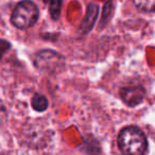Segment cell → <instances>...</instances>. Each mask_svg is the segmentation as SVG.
Instances as JSON below:
<instances>
[{
    "label": "cell",
    "instance_id": "cell-1",
    "mask_svg": "<svg viewBox=\"0 0 155 155\" xmlns=\"http://www.w3.org/2000/svg\"><path fill=\"white\" fill-rule=\"evenodd\" d=\"M118 146L124 155H143L148 141L144 133L137 127H127L119 133Z\"/></svg>",
    "mask_w": 155,
    "mask_h": 155
},
{
    "label": "cell",
    "instance_id": "cell-2",
    "mask_svg": "<svg viewBox=\"0 0 155 155\" xmlns=\"http://www.w3.org/2000/svg\"><path fill=\"white\" fill-rule=\"evenodd\" d=\"M39 12L36 5L30 0H24L14 9L11 21L18 29H28L37 21Z\"/></svg>",
    "mask_w": 155,
    "mask_h": 155
},
{
    "label": "cell",
    "instance_id": "cell-3",
    "mask_svg": "<svg viewBox=\"0 0 155 155\" xmlns=\"http://www.w3.org/2000/svg\"><path fill=\"white\" fill-rule=\"evenodd\" d=\"M64 64V58L58 52L52 50L41 51L35 58V66L41 71L53 73L60 70Z\"/></svg>",
    "mask_w": 155,
    "mask_h": 155
},
{
    "label": "cell",
    "instance_id": "cell-4",
    "mask_svg": "<svg viewBox=\"0 0 155 155\" xmlns=\"http://www.w3.org/2000/svg\"><path fill=\"white\" fill-rule=\"evenodd\" d=\"M121 99L127 105L134 107L142 102L146 97V89L142 86H131L124 87L120 91Z\"/></svg>",
    "mask_w": 155,
    "mask_h": 155
},
{
    "label": "cell",
    "instance_id": "cell-5",
    "mask_svg": "<svg viewBox=\"0 0 155 155\" xmlns=\"http://www.w3.org/2000/svg\"><path fill=\"white\" fill-rule=\"evenodd\" d=\"M97 15H98V5H95V3H89L88 8H87L86 15H85V18L82 22V26H81L80 31L82 34H86V33H88L93 29Z\"/></svg>",
    "mask_w": 155,
    "mask_h": 155
},
{
    "label": "cell",
    "instance_id": "cell-6",
    "mask_svg": "<svg viewBox=\"0 0 155 155\" xmlns=\"http://www.w3.org/2000/svg\"><path fill=\"white\" fill-rule=\"evenodd\" d=\"M32 107L36 112H45L48 107V100L45 96L36 94L32 98Z\"/></svg>",
    "mask_w": 155,
    "mask_h": 155
},
{
    "label": "cell",
    "instance_id": "cell-7",
    "mask_svg": "<svg viewBox=\"0 0 155 155\" xmlns=\"http://www.w3.org/2000/svg\"><path fill=\"white\" fill-rule=\"evenodd\" d=\"M133 1L136 8L142 12L151 13L155 9V0H133Z\"/></svg>",
    "mask_w": 155,
    "mask_h": 155
},
{
    "label": "cell",
    "instance_id": "cell-8",
    "mask_svg": "<svg viewBox=\"0 0 155 155\" xmlns=\"http://www.w3.org/2000/svg\"><path fill=\"white\" fill-rule=\"evenodd\" d=\"M63 0H51L49 7V12L52 19L58 20L61 16V9H62Z\"/></svg>",
    "mask_w": 155,
    "mask_h": 155
},
{
    "label": "cell",
    "instance_id": "cell-9",
    "mask_svg": "<svg viewBox=\"0 0 155 155\" xmlns=\"http://www.w3.org/2000/svg\"><path fill=\"white\" fill-rule=\"evenodd\" d=\"M110 7H112V3H110V1H108L107 3L105 5V7H104V12H103V20L108 19V15L110 14Z\"/></svg>",
    "mask_w": 155,
    "mask_h": 155
},
{
    "label": "cell",
    "instance_id": "cell-10",
    "mask_svg": "<svg viewBox=\"0 0 155 155\" xmlns=\"http://www.w3.org/2000/svg\"><path fill=\"white\" fill-rule=\"evenodd\" d=\"M9 48H10L9 43H7V41H0V58H1V55H2L1 52L5 53V51H7Z\"/></svg>",
    "mask_w": 155,
    "mask_h": 155
}]
</instances>
